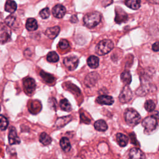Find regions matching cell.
<instances>
[{
  "label": "cell",
  "mask_w": 159,
  "mask_h": 159,
  "mask_svg": "<svg viewBox=\"0 0 159 159\" xmlns=\"http://www.w3.org/2000/svg\"><path fill=\"white\" fill-rule=\"evenodd\" d=\"M101 20V15L99 12L94 11L86 14L83 17V22L85 26L88 28H93L96 26Z\"/></svg>",
  "instance_id": "6da1fadb"
},
{
  "label": "cell",
  "mask_w": 159,
  "mask_h": 159,
  "mask_svg": "<svg viewBox=\"0 0 159 159\" xmlns=\"http://www.w3.org/2000/svg\"><path fill=\"white\" fill-rule=\"evenodd\" d=\"M124 118L128 125L135 126L139 123L141 117L140 114L134 109H127L124 113Z\"/></svg>",
  "instance_id": "7a4b0ae2"
},
{
  "label": "cell",
  "mask_w": 159,
  "mask_h": 159,
  "mask_svg": "<svg viewBox=\"0 0 159 159\" xmlns=\"http://www.w3.org/2000/svg\"><path fill=\"white\" fill-rule=\"evenodd\" d=\"M114 48L113 42L108 39L100 41L96 47V52L99 55H104L108 53Z\"/></svg>",
  "instance_id": "3957f363"
},
{
  "label": "cell",
  "mask_w": 159,
  "mask_h": 159,
  "mask_svg": "<svg viewBox=\"0 0 159 159\" xmlns=\"http://www.w3.org/2000/svg\"><path fill=\"white\" fill-rule=\"evenodd\" d=\"M157 118L154 116H148L145 117L142 122V125L144 128L145 132H153L158 125Z\"/></svg>",
  "instance_id": "277c9868"
},
{
  "label": "cell",
  "mask_w": 159,
  "mask_h": 159,
  "mask_svg": "<svg viewBox=\"0 0 159 159\" xmlns=\"http://www.w3.org/2000/svg\"><path fill=\"white\" fill-rule=\"evenodd\" d=\"M132 96L133 93L131 89L128 85H125L122 89L119 96V99L122 103H127L132 99Z\"/></svg>",
  "instance_id": "5b68a950"
},
{
  "label": "cell",
  "mask_w": 159,
  "mask_h": 159,
  "mask_svg": "<svg viewBox=\"0 0 159 159\" xmlns=\"http://www.w3.org/2000/svg\"><path fill=\"white\" fill-rule=\"evenodd\" d=\"M63 64L70 71L74 70L76 68L79 63L78 58L75 56L66 57L63 59Z\"/></svg>",
  "instance_id": "8992f818"
},
{
  "label": "cell",
  "mask_w": 159,
  "mask_h": 159,
  "mask_svg": "<svg viewBox=\"0 0 159 159\" xmlns=\"http://www.w3.org/2000/svg\"><path fill=\"white\" fill-rule=\"evenodd\" d=\"M23 85L24 90L27 94H31L35 89V80L30 77L25 78L23 80Z\"/></svg>",
  "instance_id": "52a82bcc"
},
{
  "label": "cell",
  "mask_w": 159,
  "mask_h": 159,
  "mask_svg": "<svg viewBox=\"0 0 159 159\" xmlns=\"http://www.w3.org/2000/svg\"><path fill=\"white\" fill-rule=\"evenodd\" d=\"M11 38V30L8 26L3 25L0 28V43L4 44Z\"/></svg>",
  "instance_id": "ba28073f"
},
{
  "label": "cell",
  "mask_w": 159,
  "mask_h": 159,
  "mask_svg": "<svg viewBox=\"0 0 159 159\" xmlns=\"http://www.w3.org/2000/svg\"><path fill=\"white\" fill-rule=\"evenodd\" d=\"M99 75L96 72H91L89 73L85 78L84 84L86 86L91 88L93 86L98 80Z\"/></svg>",
  "instance_id": "9c48e42d"
},
{
  "label": "cell",
  "mask_w": 159,
  "mask_h": 159,
  "mask_svg": "<svg viewBox=\"0 0 159 159\" xmlns=\"http://www.w3.org/2000/svg\"><path fill=\"white\" fill-rule=\"evenodd\" d=\"M8 140L10 145L19 144L20 140L17 134L16 129L14 127H11L8 134Z\"/></svg>",
  "instance_id": "30bf717a"
},
{
  "label": "cell",
  "mask_w": 159,
  "mask_h": 159,
  "mask_svg": "<svg viewBox=\"0 0 159 159\" xmlns=\"http://www.w3.org/2000/svg\"><path fill=\"white\" fill-rule=\"evenodd\" d=\"M127 19V14L121 8L119 7H116V17L115 21L116 23L120 24Z\"/></svg>",
  "instance_id": "8fae6325"
},
{
  "label": "cell",
  "mask_w": 159,
  "mask_h": 159,
  "mask_svg": "<svg viewBox=\"0 0 159 159\" xmlns=\"http://www.w3.org/2000/svg\"><path fill=\"white\" fill-rule=\"evenodd\" d=\"M129 159H145V154L137 148H132L129 153Z\"/></svg>",
  "instance_id": "7c38bea8"
},
{
  "label": "cell",
  "mask_w": 159,
  "mask_h": 159,
  "mask_svg": "<svg viewBox=\"0 0 159 159\" xmlns=\"http://www.w3.org/2000/svg\"><path fill=\"white\" fill-rule=\"evenodd\" d=\"M66 12L65 6L61 4H57L52 9V14L54 17L58 19L62 18Z\"/></svg>",
  "instance_id": "4fadbf2b"
},
{
  "label": "cell",
  "mask_w": 159,
  "mask_h": 159,
  "mask_svg": "<svg viewBox=\"0 0 159 159\" xmlns=\"http://www.w3.org/2000/svg\"><path fill=\"white\" fill-rule=\"evenodd\" d=\"M96 102L99 104L111 105L114 103V99L111 96L101 95L96 98Z\"/></svg>",
  "instance_id": "5bb4252c"
},
{
  "label": "cell",
  "mask_w": 159,
  "mask_h": 159,
  "mask_svg": "<svg viewBox=\"0 0 159 159\" xmlns=\"http://www.w3.org/2000/svg\"><path fill=\"white\" fill-rule=\"evenodd\" d=\"M60 31V29L58 26H54V27L47 28L45 32V34L49 39H53L57 37Z\"/></svg>",
  "instance_id": "9a60e30c"
},
{
  "label": "cell",
  "mask_w": 159,
  "mask_h": 159,
  "mask_svg": "<svg viewBox=\"0 0 159 159\" xmlns=\"http://www.w3.org/2000/svg\"><path fill=\"white\" fill-rule=\"evenodd\" d=\"M72 120V117L71 116H63L62 117L58 118L55 124H54V127L59 129V128H61L63 127L64 125H65L66 124H67L70 121H71Z\"/></svg>",
  "instance_id": "2e32d148"
},
{
  "label": "cell",
  "mask_w": 159,
  "mask_h": 159,
  "mask_svg": "<svg viewBox=\"0 0 159 159\" xmlns=\"http://www.w3.org/2000/svg\"><path fill=\"white\" fill-rule=\"evenodd\" d=\"M25 28L29 31H34L37 29L38 24L37 20L34 18L27 19L25 24Z\"/></svg>",
  "instance_id": "e0dca14e"
},
{
  "label": "cell",
  "mask_w": 159,
  "mask_h": 159,
  "mask_svg": "<svg viewBox=\"0 0 159 159\" xmlns=\"http://www.w3.org/2000/svg\"><path fill=\"white\" fill-rule=\"evenodd\" d=\"M17 9V4L16 2L13 0H7L5 5H4V9L6 12L9 13H12L16 11Z\"/></svg>",
  "instance_id": "ac0fdd59"
},
{
  "label": "cell",
  "mask_w": 159,
  "mask_h": 159,
  "mask_svg": "<svg viewBox=\"0 0 159 159\" xmlns=\"http://www.w3.org/2000/svg\"><path fill=\"white\" fill-rule=\"evenodd\" d=\"M116 140L120 147H125L128 143L129 139L125 135L122 133H118L116 135Z\"/></svg>",
  "instance_id": "d6986e66"
},
{
  "label": "cell",
  "mask_w": 159,
  "mask_h": 159,
  "mask_svg": "<svg viewBox=\"0 0 159 159\" xmlns=\"http://www.w3.org/2000/svg\"><path fill=\"white\" fill-rule=\"evenodd\" d=\"M94 129L98 131L104 132L107 129V125L106 122L102 119L96 120L94 124Z\"/></svg>",
  "instance_id": "ffe728a7"
},
{
  "label": "cell",
  "mask_w": 159,
  "mask_h": 159,
  "mask_svg": "<svg viewBox=\"0 0 159 159\" xmlns=\"http://www.w3.org/2000/svg\"><path fill=\"white\" fill-rule=\"evenodd\" d=\"M60 145L62 150L65 152H70L71 149V144L69 139L66 137H62L60 140Z\"/></svg>",
  "instance_id": "44dd1931"
},
{
  "label": "cell",
  "mask_w": 159,
  "mask_h": 159,
  "mask_svg": "<svg viewBox=\"0 0 159 159\" xmlns=\"http://www.w3.org/2000/svg\"><path fill=\"white\" fill-rule=\"evenodd\" d=\"M125 4L128 7L137 10L140 7V0H125Z\"/></svg>",
  "instance_id": "7402d4cb"
},
{
  "label": "cell",
  "mask_w": 159,
  "mask_h": 159,
  "mask_svg": "<svg viewBox=\"0 0 159 159\" xmlns=\"http://www.w3.org/2000/svg\"><path fill=\"white\" fill-rule=\"evenodd\" d=\"M99 60L98 57L94 55L90 56L87 60L88 65L91 68H96L99 66Z\"/></svg>",
  "instance_id": "603a6c76"
},
{
  "label": "cell",
  "mask_w": 159,
  "mask_h": 159,
  "mask_svg": "<svg viewBox=\"0 0 159 159\" xmlns=\"http://www.w3.org/2000/svg\"><path fill=\"white\" fill-rule=\"evenodd\" d=\"M120 79L125 85L130 84L132 81V76L130 72L129 71H123L120 75Z\"/></svg>",
  "instance_id": "cb8c5ba5"
},
{
  "label": "cell",
  "mask_w": 159,
  "mask_h": 159,
  "mask_svg": "<svg viewBox=\"0 0 159 159\" xmlns=\"http://www.w3.org/2000/svg\"><path fill=\"white\" fill-rule=\"evenodd\" d=\"M39 74L41 76L43 80V81L47 83H51L55 81L54 76L50 73H46L43 70H41Z\"/></svg>",
  "instance_id": "d4e9b609"
},
{
  "label": "cell",
  "mask_w": 159,
  "mask_h": 159,
  "mask_svg": "<svg viewBox=\"0 0 159 159\" xmlns=\"http://www.w3.org/2000/svg\"><path fill=\"white\" fill-rule=\"evenodd\" d=\"M39 141L43 145H48L52 142V138L45 132H42L39 136Z\"/></svg>",
  "instance_id": "484cf974"
},
{
  "label": "cell",
  "mask_w": 159,
  "mask_h": 159,
  "mask_svg": "<svg viewBox=\"0 0 159 159\" xmlns=\"http://www.w3.org/2000/svg\"><path fill=\"white\" fill-rule=\"evenodd\" d=\"M60 107L61 110L66 112H70L72 109L71 104L66 99H62L61 100H60Z\"/></svg>",
  "instance_id": "4316f807"
},
{
  "label": "cell",
  "mask_w": 159,
  "mask_h": 159,
  "mask_svg": "<svg viewBox=\"0 0 159 159\" xmlns=\"http://www.w3.org/2000/svg\"><path fill=\"white\" fill-rule=\"evenodd\" d=\"M47 60L50 63H55L58 61L59 57L58 54L55 52H50L47 54Z\"/></svg>",
  "instance_id": "83f0119b"
},
{
  "label": "cell",
  "mask_w": 159,
  "mask_h": 159,
  "mask_svg": "<svg viewBox=\"0 0 159 159\" xmlns=\"http://www.w3.org/2000/svg\"><path fill=\"white\" fill-rule=\"evenodd\" d=\"M155 107H156V104L155 102L152 100V99H149V100H147L145 104H144V107L145 109L148 111V112H152L153 111H154V109H155Z\"/></svg>",
  "instance_id": "f1b7e54d"
},
{
  "label": "cell",
  "mask_w": 159,
  "mask_h": 159,
  "mask_svg": "<svg viewBox=\"0 0 159 159\" xmlns=\"http://www.w3.org/2000/svg\"><path fill=\"white\" fill-rule=\"evenodd\" d=\"M9 122L5 116L0 115V130H5L7 128Z\"/></svg>",
  "instance_id": "f546056e"
},
{
  "label": "cell",
  "mask_w": 159,
  "mask_h": 159,
  "mask_svg": "<svg viewBox=\"0 0 159 159\" xmlns=\"http://www.w3.org/2000/svg\"><path fill=\"white\" fill-rule=\"evenodd\" d=\"M39 16L42 19H47L50 16V10L48 7H45L39 12Z\"/></svg>",
  "instance_id": "4dcf8cb0"
},
{
  "label": "cell",
  "mask_w": 159,
  "mask_h": 159,
  "mask_svg": "<svg viewBox=\"0 0 159 159\" xmlns=\"http://www.w3.org/2000/svg\"><path fill=\"white\" fill-rule=\"evenodd\" d=\"M16 21V18L12 16H9L6 18L5 22L8 27H12Z\"/></svg>",
  "instance_id": "1f68e13d"
},
{
  "label": "cell",
  "mask_w": 159,
  "mask_h": 159,
  "mask_svg": "<svg viewBox=\"0 0 159 159\" xmlns=\"http://www.w3.org/2000/svg\"><path fill=\"white\" fill-rule=\"evenodd\" d=\"M69 42L66 39H61L58 43L59 47L62 50L66 49L69 47Z\"/></svg>",
  "instance_id": "d6a6232c"
},
{
  "label": "cell",
  "mask_w": 159,
  "mask_h": 159,
  "mask_svg": "<svg viewBox=\"0 0 159 159\" xmlns=\"http://www.w3.org/2000/svg\"><path fill=\"white\" fill-rule=\"evenodd\" d=\"M81 121L86 124L90 123V120L88 117H86L83 114H81Z\"/></svg>",
  "instance_id": "836d02e7"
},
{
  "label": "cell",
  "mask_w": 159,
  "mask_h": 159,
  "mask_svg": "<svg viewBox=\"0 0 159 159\" xmlns=\"http://www.w3.org/2000/svg\"><path fill=\"white\" fill-rule=\"evenodd\" d=\"M152 50L154 52H158L159 50V45H158V42H156L152 45Z\"/></svg>",
  "instance_id": "e575fe53"
},
{
  "label": "cell",
  "mask_w": 159,
  "mask_h": 159,
  "mask_svg": "<svg viewBox=\"0 0 159 159\" xmlns=\"http://www.w3.org/2000/svg\"><path fill=\"white\" fill-rule=\"evenodd\" d=\"M112 3V0H103L102 4L103 6H107Z\"/></svg>",
  "instance_id": "d590c367"
},
{
  "label": "cell",
  "mask_w": 159,
  "mask_h": 159,
  "mask_svg": "<svg viewBox=\"0 0 159 159\" xmlns=\"http://www.w3.org/2000/svg\"><path fill=\"white\" fill-rule=\"evenodd\" d=\"M147 1H149L152 3H154V4H158V0H147Z\"/></svg>",
  "instance_id": "8d00e7d4"
},
{
  "label": "cell",
  "mask_w": 159,
  "mask_h": 159,
  "mask_svg": "<svg viewBox=\"0 0 159 159\" xmlns=\"http://www.w3.org/2000/svg\"><path fill=\"white\" fill-rule=\"evenodd\" d=\"M0 111H1V106H0Z\"/></svg>",
  "instance_id": "74e56055"
}]
</instances>
